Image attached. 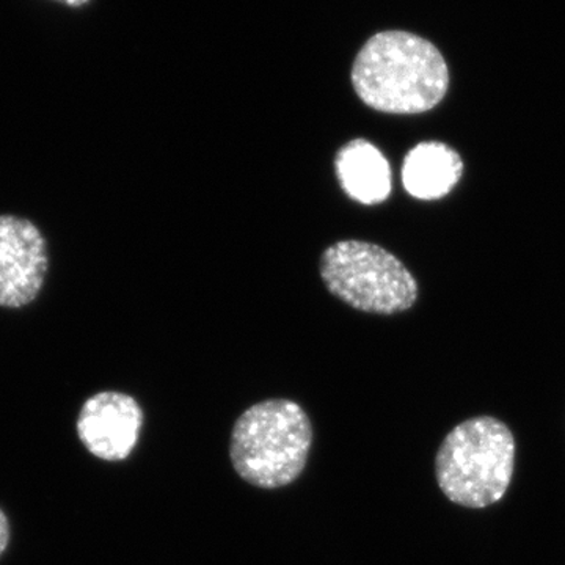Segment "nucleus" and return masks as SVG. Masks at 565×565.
<instances>
[{
	"instance_id": "obj_1",
	"label": "nucleus",
	"mask_w": 565,
	"mask_h": 565,
	"mask_svg": "<svg viewBox=\"0 0 565 565\" xmlns=\"http://www.w3.org/2000/svg\"><path fill=\"white\" fill-rule=\"evenodd\" d=\"M352 85L371 109L394 115L426 114L448 95L451 76L440 50L415 33L371 36L355 57Z\"/></svg>"
},
{
	"instance_id": "obj_2",
	"label": "nucleus",
	"mask_w": 565,
	"mask_h": 565,
	"mask_svg": "<svg viewBox=\"0 0 565 565\" xmlns=\"http://www.w3.org/2000/svg\"><path fill=\"white\" fill-rule=\"evenodd\" d=\"M516 444L508 424L490 415L452 427L435 456V479L452 504L486 509L500 503L512 484Z\"/></svg>"
},
{
	"instance_id": "obj_3",
	"label": "nucleus",
	"mask_w": 565,
	"mask_h": 565,
	"mask_svg": "<svg viewBox=\"0 0 565 565\" xmlns=\"http://www.w3.org/2000/svg\"><path fill=\"white\" fill-rule=\"evenodd\" d=\"M313 426L299 404L269 399L252 405L234 423L230 457L236 473L258 489L292 484L307 465Z\"/></svg>"
},
{
	"instance_id": "obj_4",
	"label": "nucleus",
	"mask_w": 565,
	"mask_h": 565,
	"mask_svg": "<svg viewBox=\"0 0 565 565\" xmlns=\"http://www.w3.org/2000/svg\"><path fill=\"white\" fill-rule=\"evenodd\" d=\"M327 289L355 310L396 315L418 300V282L399 258L377 244L340 241L321 256Z\"/></svg>"
},
{
	"instance_id": "obj_5",
	"label": "nucleus",
	"mask_w": 565,
	"mask_h": 565,
	"mask_svg": "<svg viewBox=\"0 0 565 565\" xmlns=\"http://www.w3.org/2000/svg\"><path fill=\"white\" fill-rule=\"evenodd\" d=\"M50 273V248L40 226L0 214V308L22 310L39 299Z\"/></svg>"
},
{
	"instance_id": "obj_6",
	"label": "nucleus",
	"mask_w": 565,
	"mask_h": 565,
	"mask_svg": "<svg viewBox=\"0 0 565 565\" xmlns=\"http://www.w3.org/2000/svg\"><path fill=\"white\" fill-rule=\"evenodd\" d=\"M143 412L129 394L102 392L85 401L77 434L93 456L107 462L129 457L139 441Z\"/></svg>"
},
{
	"instance_id": "obj_7",
	"label": "nucleus",
	"mask_w": 565,
	"mask_h": 565,
	"mask_svg": "<svg viewBox=\"0 0 565 565\" xmlns=\"http://www.w3.org/2000/svg\"><path fill=\"white\" fill-rule=\"evenodd\" d=\"M463 170L462 156L455 148L444 141H422L405 156L404 189L424 202L445 199L462 180Z\"/></svg>"
},
{
	"instance_id": "obj_8",
	"label": "nucleus",
	"mask_w": 565,
	"mask_h": 565,
	"mask_svg": "<svg viewBox=\"0 0 565 565\" xmlns=\"http://www.w3.org/2000/svg\"><path fill=\"white\" fill-rule=\"evenodd\" d=\"M334 169L344 192L355 202L373 206L384 203L392 193V167L371 141L355 139L345 143L338 151Z\"/></svg>"
},
{
	"instance_id": "obj_9",
	"label": "nucleus",
	"mask_w": 565,
	"mask_h": 565,
	"mask_svg": "<svg viewBox=\"0 0 565 565\" xmlns=\"http://www.w3.org/2000/svg\"><path fill=\"white\" fill-rule=\"evenodd\" d=\"M10 539V527L9 520L3 515V512L0 511V555L6 552L7 545H9Z\"/></svg>"
},
{
	"instance_id": "obj_10",
	"label": "nucleus",
	"mask_w": 565,
	"mask_h": 565,
	"mask_svg": "<svg viewBox=\"0 0 565 565\" xmlns=\"http://www.w3.org/2000/svg\"><path fill=\"white\" fill-rule=\"evenodd\" d=\"M58 2L66 3L70 7H82L85 3L90 2V0H58Z\"/></svg>"
}]
</instances>
